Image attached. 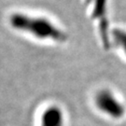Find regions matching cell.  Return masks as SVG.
I'll return each mask as SVG.
<instances>
[{
	"mask_svg": "<svg viewBox=\"0 0 126 126\" xmlns=\"http://www.w3.org/2000/svg\"><path fill=\"white\" fill-rule=\"evenodd\" d=\"M8 24L14 31L41 41L63 43L67 35L60 26L44 16L14 11L8 17Z\"/></svg>",
	"mask_w": 126,
	"mask_h": 126,
	"instance_id": "cell-1",
	"label": "cell"
},
{
	"mask_svg": "<svg viewBox=\"0 0 126 126\" xmlns=\"http://www.w3.org/2000/svg\"><path fill=\"white\" fill-rule=\"evenodd\" d=\"M95 105L106 115L114 119L122 118L125 113V108L117 96L111 91L103 89L95 94Z\"/></svg>",
	"mask_w": 126,
	"mask_h": 126,
	"instance_id": "cell-2",
	"label": "cell"
},
{
	"mask_svg": "<svg viewBox=\"0 0 126 126\" xmlns=\"http://www.w3.org/2000/svg\"><path fill=\"white\" fill-rule=\"evenodd\" d=\"M40 121L41 126H63V111L57 106H50L42 112Z\"/></svg>",
	"mask_w": 126,
	"mask_h": 126,
	"instance_id": "cell-3",
	"label": "cell"
},
{
	"mask_svg": "<svg viewBox=\"0 0 126 126\" xmlns=\"http://www.w3.org/2000/svg\"><path fill=\"white\" fill-rule=\"evenodd\" d=\"M111 36L116 46L122 50L126 56V29L114 28L111 30Z\"/></svg>",
	"mask_w": 126,
	"mask_h": 126,
	"instance_id": "cell-4",
	"label": "cell"
},
{
	"mask_svg": "<svg viewBox=\"0 0 126 126\" xmlns=\"http://www.w3.org/2000/svg\"><path fill=\"white\" fill-rule=\"evenodd\" d=\"M107 1L108 0H96L94 15L96 18L102 19L105 16L107 9Z\"/></svg>",
	"mask_w": 126,
	"mask_h": 126,
	"instance_id": "cell-5",
	"label": "cell"
},
{
	"mask_svg": "<svg viewBox=\"0 0 126 126\" xmlns=\"http://www.w3.org/2000/svg\"><path fill=\"white\" fill-rule=\"evenodd\" d=\"M87 1H88V2H90V1H91V0H87Z\"/></svg>",
	"mask_w": 126,
	"mask_h": 126,
	"instance_id": "cell-6",
	"label": "cell"
}]
</instances>
